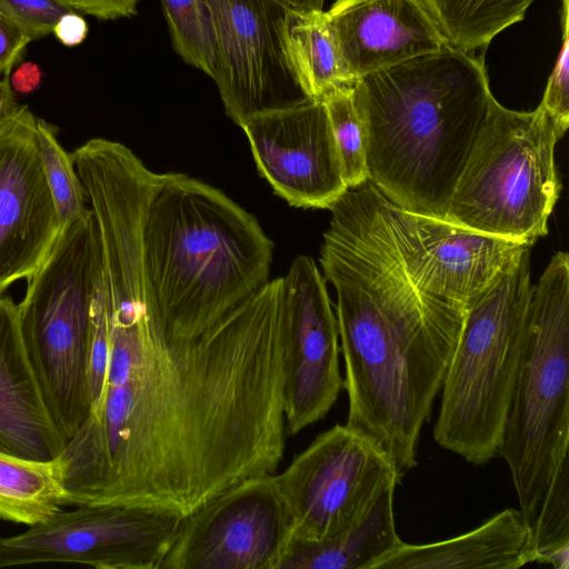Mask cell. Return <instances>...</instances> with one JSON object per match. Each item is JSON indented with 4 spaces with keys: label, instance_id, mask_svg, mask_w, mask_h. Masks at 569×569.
<instances>
[{
    "label": "cell",
    "instance_id": "14",
    "mask_svg": "<svg viewBox=\"0 0 569 569\" xmlns=\"http://www.w3.org/2000/svg\"><path fill=\"white\" fill-rule=\"evenodd\" d=\"M282 311L284 417L287 433L295 436L322 419L343 388L337 318L312 258L297 257L282 277Z\"/></svg>",
    "mask_w": 569,
    "mask_h": 569
},
{
    "label": "cell",
    "instance_id": "18",
    "mask_svg": "<svg viewBox=\"0 0 569 569\" xmlns=\"http://www.w3.org/2000/svg\"><path fill=\"white\" fill-rule=\"evenodd\" d=\"M67 441L48 411L26 352L17 305L0 295V451L51 461Z\"/></svg>",
    "mask_w": 569,
    "mask_h": 569
},
{
    "label": "cell",
    "instance_id": "31",
    "mask_svg": "<svg viewBox=\"0 0 569 569\" xmlns=\"http://www.w3.org/2000/svg\"><path fill=\"white\" fill-rule=\"evenodd\" d=\"M73 11L101 20H114L137 13L139 0H63Z\"/></svg>",
    "mask_w": 569,
    "mask_h": 569
},
{
    "label": "cell",
    "instance_id": "7",
    "mask_svg": "<svg viewBox=\"0 0 569 569\" xmlns=\"http://www.w3.org/2000/svg\"><path fill=\"white\" fill-rule=\"evenodd\" d=\"M101 264L91 209L61 228L17 305L22 342L48 411L69 440L91 412V305Z\"/></svg>",
    "mask_w": 569,
    "mask_h": 569
},
{
    "label": "cell",
    "instance_id": "22",
    "mask_svg": "<svg viewBox=\"0 0 569 569\" xmlns=\"http://www.w3.org/2000/svg\"><path fill=\"white\" fill-rule=\"evenodd\" d=\"M64 505L58 466L0 451V518L33 526Z\"/></svg>",
    "mask_w": 569,
    "mask_h": 569
},
{
    "label": "cell",
    "instance_id": "1",
    "mask_svg": "<svg viewBox=\"0 0 569 569\" xmlns=\"http://www.w3.org/2000/svg\"><path fill=\"white\" fill-rule=\"evenodd\" d=\"M99 408L56 458L67 505L130 503L183 517L278 470L286 448L282 279L204 331L109 326Z\"/></svg>",
    "mask_w": 569,
    "mask_h": 569
},
{
    "label": "cell",
    "instance_id": "26",
    "mask_svg": "<svg viewBox=\"0 0 569 569\" xmlns=\"http://www.w3.org/2000/svg\"><path fill=\"white\" fill-rule=\"evenodd\" d=\"M332 130L342 177L348 189L367 181V144L362 118L355 102L352 84L337 88L323 99Z\"/></svg>",
    "mask_w": 569,
    "mask_h": 569
},
{
    "label": "cell",
    "instance_id": "9",
    "mask_svg": "<svg viewBox=\"0 0 569 569\" xmlns=\"http://www.w3.org/2000/svg\"><path fill=\"white\" fill-rule=\"evenodd\" d=\"M401 478L388 456L348 425L320 433L273 481L293 539L320 542L355 526Z\"/></svg>",
    "mask_w": 569,
    "mask_h": 569
},
{
    "label": "cell",
    "instance_id": "29",
    "mask_svg": "<svg viewBox=\"0 0 569 569\" xmlns=\"http://www.w3.org/2000/svg\"><path fill=\"white\" fill-rule=\"evenodd\" d=\"M71 11L63 0H0V13L31 41L53 32L59 19Z\"/></svg>",
    "mask_w": 569,
    "mask_h": 569
},
{
    "label": "cell",
    "instance_id": "3",
    "mask_svg": "<svg viewBox=\"0 0 569 569\" xmlns=\"http://www.w3.org/2000/svg\"><path fill=\"white\" fill-rule=\"evenodd\" d=\"M369 181L397 207L445 219L493 100L483 54L451 44L358 78Z\"/></svg>",
    "mask_w": 569,
    "mask_h": 569
},
{
    "label": "cell",
    "instance_id": "10",
    "mask_svg": "<svg viewBox=\"0 0 569 569\" xmlns=\"http://www.w3.org/2000/svg\"><path fill=\"white\" fill-rule=\"evenodd\" d=\"M182 519L174 511L142 505H80L22 533L0 537V568L61 562L159 569Z\"/></svg>",
    "mask_w": 569,
    "mask_h": 569
},
{
    "label": "cell",
    "instance_id": "12",
    "mask_svg": "<svg viewBox=\"0 0 569 569\" xmlns=\"http://www.w3.org/2000/svg\"><path fill=\"white\" fill-rule=\"evenodd\" d=\"M216 46L213 79L227 116L239 127L250 117L303 98L287 64L279 0H206Z\"/></svg>",
    "mask_w": 569,
    "mask_h": 569
},
{
    "label": "cell",
    "instance_id": "5",
    "mask_svg": "<svg viewBox=\"0 0 569 569\" xmlns=\"http://www.w3.org/2000/svg\"><path fill=\"white\" fill-rule=\"evenodd\" d=\"M568 447L569 257L559 251L532 288L499 449L543 562L569 555Z\"/></svg>",
    "mask_w": 569,
    "mask_h": 569
},
{
    "label": "cell",
    "instance_id": "11",
    "mask_svg": "<svg viewBox=\"0 0 569 569\" xmlns=\"http://www.w3.org/2000/svg\"><path fill=\"white\" fill-rule=\"evenodd\" d=\"M273 475L242 480L183 517L159 569H278L293 528Z\"/></svg>",
    "mask_w": 569,
    "mask_h": 569
},
{
    "label": "cell",
    "instance_id": "23",
    "mask_svg": "<svg viewBox=\"0 0 569 569\" xmlns=\"http://www.w3.org/2000/svg\"><path fill=\"white\" fill-rule=\"evenodd\" d=\"M449 44L486 49L502 30L521 21L533 0H423Z\"/></svg>",
    "mask_w": 569,
    "mask_h": 569
},
{
    "label": "cell",
    "instance_id": "34",
    "mask_svg": "<svg viewBox=\"0 0 569 569\" xmlns=\"http://www.w3.org/2000/svg\"><path fill=\"white\" fill-rule=\"evenodd\" d=\"M22 107L13 98L10 76H0V132L19 114Z\"/></svg>",
    "mask_w": 569,
    "mask_h": 569
},
{
    "label": "cell",
    "instance_id": "20",
    "mask_svg": "<svg viewBox=\"0 0 569 569\" xmlns=\"http://www.w3.org/2000/svg\"><path fill=\"white\" fill-rule=\"evenodd\" d=\"M396 486L387 487L347 531L320 542L292 538L278 569H373L402 542L393 515Z\"/></svg>",
    "mask_w": 569,
    "mask_h": 569
},
{
    "label": "cell",
    "instance_id": "16",
    "mask_svg": "<svg viewBox=\"0 0 569 569\" xmlns=\"http://www.w3.org/2000/svg\"><path fill=\"white\" fill-rule=\"evenodd\" d=\"M36 120L23 106L0 132V295L38 270L61 230L41 166Z\"/></svg>",
    "mask_w": 569,
    "mask_h": 569
},
{
    "label": "cell",
    "instance_id": "19",
    "mask_svg": "<svg viewBox=\"0 0 569 569\" xmlns=\"http://www.w3.org/2000/svg\"><path fill=\"white\" fill-rule=\"evenodd\" d=\"M530 562H536L531 529L519 509L508 508L455 538L402 541L373 569H517Z\"/></svg>",
    "mask_w": 569,
    "mask_h": 569
},
{
    "label": "cell",
    "instance_id": "17",
    "mask_svg": "<svg viewBox=\"0 0 569 569\" xmlns=\"http://www.w3.org/2000/svg\"><path fill=\"white\" fill-rule=\"evenodd\" d=\"M326 16L353 82L449 44L423 0H336Z\"/></svg>",
    "mask_w": 569,
    "mask_h": 569
},
{
    "label": "cell",
    "instance_id": "24",
    "mask_svg": "<svg viewBox=\"0 0 569 569\" xmlns=\"http://www.w3.org/2000/svg\"><path fill=\"white\" fill-rule=\"evenodd\" d=\"M36 137L42 170L62 228L88 211V197L73 157L59 143L56 128L37 118Z\"/></svg>",
    "mask_w": 569,
    "mask_h": 569
},
{
    "label": "cell",
    "instance_id": "30",
    "mask_svg": "<svg viewBox=\"0 0 569 569\" xmlns=\"http://www.w3.org/2000/svg\"><path fill=\"white\" fill-rule=\"evenodd\" d=\"M30 41L20 28L0 13V76H10Z\"/></svg>",
    "mask_w": 569,
    "mask_h": 569
},
{
    "label": "cell",
    "instance_id": "4",
    "mask_svg": "<svg viewBox=\"0 0 569 569\" xmlns=\"http://www.w3.org/2000/svg\"><path fill=\"white\" fill-rule=\"evenodd\" d=\"M273 243L257 219L219 189L166 173L146 219L151 318L207 330L268 280Z\"/></svg>",
    "mask_w": 569,
    "mask_h": 569
},
{
    "label": "cell",
    "instance_id": "2",
    "mask_svg": "<svg viewBox=\"0 0 569 569\" xmlns=\"http://www.w3.org/2000/svg\"><path fill=\"white\" fill-rule=\"evenodd\" d=\"M320 262L337 295L346 425L391 460L416 467L421 428L458 343L466 309L423 291L406 271L370 182L331 207Z\"/></svg>",
    "mask_w": 569,
    "mask_h": 569
},
{
    "label": "cell",
    "instance_id": "28",
    "mask_svg": "<svg viewBox=\"0 0 569 569\" xmlns=\"http://www.w3.org/2000/svg\"><path fill=\"white\" fill-rule=\"evenodd\" d=\"M569 0H562V42L540 106L562 138L569 126Z\"/></svg>",
    "mask_w": 569,
    "mask_h": 569
},
{
    "label": "cell",
    "instance_id": "25",
    "mask_svg": "<svg viewBox=\"0 0 569 569\" xmlns=\"http://www.w3.org/2000/svg\"><path fill=\"white\" fill-rule=\"evenodd\" d=\"M172 46L188 64L213 79L216 46L206 0H160Z\"/></svg>",
    "mask_w": 569,
    "mask_h": 569
},
{
    "label": "cell",
    "instance_id": "27",
    "mask_svg": "<svg viewBox=\"0 0 569 569\" xmlns=\"http://www.w3.org/2000/svg\"><path fill=\"white\" fill-rule=\"evenodd\" d=\"M91 315L92 330L89 357L90 413L94 412L100 406L109 358V329L102 263L96 279Z\"/></svg>",
    "mask_w": 569,
    "mask_h": 569
},
{
    "label": "cell",
    "instance_id": "8",
    "mask_svg": "<svg viewBox=\"0 0 569 569\" xmlns=\"http://www.w3.org/2000/svg\"><path fill=\"white\" fill-rule=\"evenodd\" d=\"M559 139L540 104L533 111H515L493 98L445 219L531 247L547 234L561 189L555 166Z\"/></svg>",
    "mask_w": 569,
    "mask_h": 569
},
{
    "label": "cell",
    "instance_id": "15",
    "mask_svg": "<svg viewBox=\"0 0 569 569\" xmlns=\"http://www.w3.org/2000/svg\"><path fill=\"white\" fill-rule=\"evenodd\" d=\"M240 128L260 174L291 206L330 209L348 190L322 100L259 112Z\"/></svg>",
    "mask_w": 569,
    "mask_h": 569
},
{
    "label": "cell",
    "instance_id": "33",
    "mask_svg": "<svg viewBox=\"0 0 569 569\" xmlns=\"http://www.w3.org/2000/svg\"><path fill=\"white\" fill-rule=\"evenodd\" d=\"M41 77V70L38 64L24 62L12 74L10 84L19 93H30L39 87Z\"/></svg>",
    "mask_w": 569,
    "mask_h": 569
},
{
    "label": "cell",
    "instance_id": "13",
    "mask_svg": "<svg viewBox=\"0 0 569 569\" xmlns=\"http://www.w3.org/2000/svg\"><path fill=\"white\" fill-rule=\"evenodd\" d=\"M400 260L423 291L467 310L530 246L401 209L381 193Z\"/></svg>",
    "mask_w": 569,
    "mask_h": 569
},
{
    "label": "cell",
    "instance_id": "6",
    "mask_svg": "<svg viewBox=\"0 0 569 569\" xmlns=\"http://www.w3.org/2000/svg\"><path fill=\"white\" fill-rule=\"evenodd\" d=\"M533 286L529 249L466 310L433 438L468 462L499 455Z\"/></svg>",
    "mask_w": 569,
    "mask_h": 569
},
{
    "label": "cell",
    "instance_id": "32",
    "mask_svg": "<svg viewBox=\"0 0 569 569\" xmlns=\"http://www.w3.org/2000/svg\"><path fill=\"white\" fill-rule=\"evenodd\" d=\"M53 33L67 47L80 44L88 33L84 19L76 11L63 14L54 26Z\"/></svg>",
    "mask_w": 569,
    "mask_h": 569
},
{
    "label": "cell",
    "instance_id": "21",
    "mask_svg": "<svg viewBox=\"0 0 569 569\" xmlns=\"http://www.w3.org/2000/svg\"><path fill=\"white\" fill-rule=\"evenodd\" d=\"M283 50L289 71L306 98L322 100L337 88L353 83L323 10L288 9Z\"/></svg>",
    "mask_w": 569,
    "mask_h": 569
},
{
    "label": "cell",
    "instance_id": "35",
    "mask_svg": "<svg viewBox=\"0 0 569 569\" xmlns=\"http://www.w3.org/2000/svg\"><path fill=\"white\" fill-rule=\"evenodd\" d=\"M288 9L298 11L322 10L325 0H279Z\"/></svg>",
    "mask_w": 569,
    "mask_h": 569
}]
</instances>
